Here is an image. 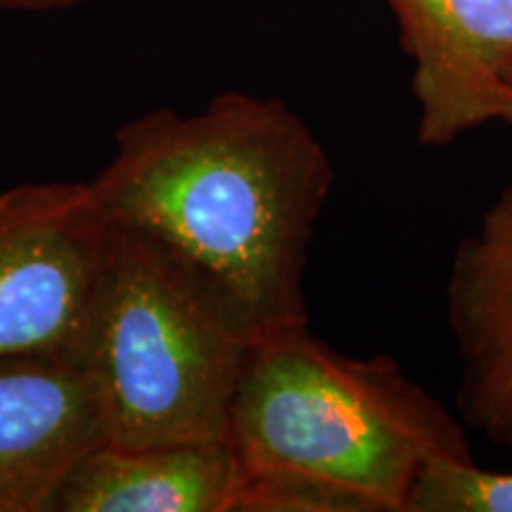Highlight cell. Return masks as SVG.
<instances>
[{
    "mask_svg": "<svg viewBox=\"0 0 512 512\" xmlns=\"http://www.w3.org/2000/svg\"><path fill=\"white\" fill-rule=\"evenodd\" d=\"M91 183L119 228L188 266L256 339L309 325L306 264L335 171L285 100L228 91L195 114L147 112Z\"/></svg>",
    "mask_w": 512,
    "mask_h": 512,
    "instance_id": "obj_1",
    "label": "cell"
},
{
    "mask_svg": "<svg viewBox=\"0 0 512 512\" xmlns=\"http://www.w3.org/2000/svg\"><path fill=\"white\" fill-rule=\"evenodd\" d=\"M228 444L242 475L313 479L358 512H406L432 463L472 460L460 420L392 356H347L309 325L256 342Z\"/></svg>",
    "mask_w": 512,
    "mask_h": 512,
    "instance_id": "obj_2",
    "label": "cell"
},
{
    "mask_svg": "<svg viewBox=\"0 0 512 512\" xmlns=\"http://www.w3.org/2000/svg\"><path fill=\"white\" fill-rule=\"evenodd\" d=\"M252 330L188 266L119 228L86 368L117 446L228 441Z\"/></svg>",
    "mask_w": 512,
    "mask_h": 512,
    "instance_id": "obj_3",
    "label": "cell"
},
{
    "mask_svg": "<svg viewBox=\"0 0 512 512\" xmlns=\"http://www.w3.org/2000/svg\"><path fill=\"white\" fill-rule=\"evenodd\" d=\"M119 226L91 181L0 192V361L57 356L86 366Z\"/></svg>",
    "mask_w": 512,
    "mask_h": 512,
    "instance_id": "obj_4",
    "label": "cell"
},
{
    "mask_svg": "<svg viewBox=\"0 0 512 512\" xmlns=\"http://www.w3.org/2000/svg\"><path fill=\"white\" fill-rule=\"evenodd\" d=\"M413 62L418 143L512 126V0H384Z\"/></svg>",
    "mask_w": 512,
    "mask_h": 512,
    "instance_id": "obj_5",
    "label": "cell"
},
{
    "mask_svg": "<svg viewBox=\"0 0 512 512\" xmlns=\"http://www.w3.org/2000/svg\"><path fill=\"white\" fill-rule=\"evenodd\" d=\"M105 441V411L83 363L0 361V512L53 510L72 467Z\"/></svg>",
    "mask_w": 512,
    "mask_h": 512,
    "instance_id": "obj_6",
    "label": "cell"
},
{
    "mask_svg": "<svg viewBox=\"0 0 512 512\" xmlns=\"http://www.w3.org/2000/svg\"><path fill=\"white\" fill-rule=\"evenodd\" d=\"M446 318L460 363V418L512 456V183L453 252Z\"/></svg>",
    "mask_w": 512,
    "mask_h": 512,
    "instance_id": "obj_7",
    "label": "cell"
},
{
    "mask_svg": "<svg viewBox=\"0 0 512 512\" xmlns=\"http://www.w3.org/2000/svg\"><path fill=\"white\" fill-rule=\"evenodd\" d=\"M240 484L228 441L138 448L105 441L72 467L50 512H233Z\"/></svg>",
    "mask_w": 512,
    "mask_h": 512,
    "instance_id": "obj_8",
    "label": "cell"
},
{
    "mask_svg": "<svg viewBox=\"0 0 512 512\" xmlns=\"http://www.w3.org/2000/svg\"><path fill=\"white\" fill-rule=\"evenodd\" d=\"M406 512H512V472L439 460L422 472Z\"/></svg>",
    "mask_w": 512,
    "mask_h": 512,
    "instance_id": "obj_9",
    "label": "cell"
},
{
    "mask_svg": "<svg viewBox=\"0 0 512 512\" xmlns=\"http://www.w3.org/2000/svg\"><path fill=\"white\" fill-rule=\"evenodd\" d=\"M86 0H0V8L5 10H27V12H48V10H67Z\"/></svg>",
    "mask_w": 512,
    "mask_h": 512,
    "instance_id": "obj_10",
    "label": "cell"
},
{
    "mask_svg": "<svg viewBox=\"0 0 512 512\" xmlns=\"http://www.w3.org/2000/svg\"><path fill=\"white\" fill-rule=\"evenodd\" d=\"M508 86H510V91H512V69L508 72Z\"/></svg>",
    "mask_w": 512,
    "mask_h": 512,
    "instance_id": "obj_11",
    "label": "cell"
}]
</instances>
